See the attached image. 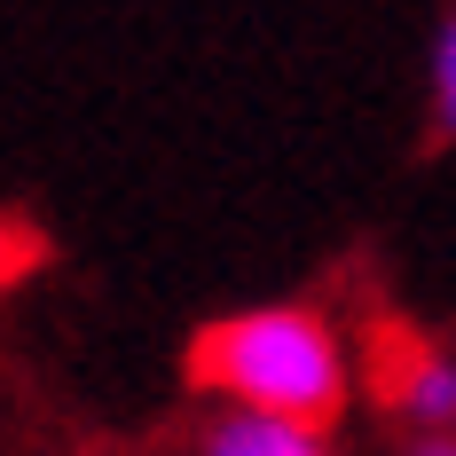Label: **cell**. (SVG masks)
Instances as JSON below:
<instances>
[{
    "instance_id": "1",
    "label": "cell",
    "mask_w": 456,
    "mask_h": 456,
    "mask_svg": "<svg viewBox=\"0 0 456 456\" xmlns=\"http://www.w3.org/2000/svg\"><path fill=\"white\" fill-rule=\"evenodd\" d=\"M182 386L213 394L221 410H268L299 425H338L354 402V346L315 299H268L189 330Z\"/></svg>"
},
{
    "instance_id": "2",
    "label": "cell",
    "mask_w": 456,
    "mask_h": 456,
    "mask_svg": "<svg viewBox=\"0 0 456 456\" xmlns=\"http://www.w3.org/2000/svg\"><path fill=\"white\" fill-rule=\"evenodd\" d=\"M354 386L410 441H433V433L456 441V346L449 338H425L410 322L378 315L362 330V354H354Z\"/></svg>"
},
{
    "instance_id": "3",
    "label": "cell",
    "mask_w": 456,
    "mask_h": 456,
    "mask_svg": "<svg viewBox=\"0 0 456 456\" xmlns=\"http://www.w3.org/2000/svg\"><path fill=\"white\" fill-rule=\"evenodd\" d=\"M197 456H338L322 425L268 410H213V425L197 433Z\"/></svg>"
},
{
    "instance_id": "4",
    "label": "cell",
    "mask_w": 456,
    "mask_h": 456,
    "mask_svg": "<svg viewBox=\"0 0 456 456\" xmlns=\"http://www.w3.org/2000/svg\"><path fill=\"white\" fill-rule=\"evenodd\" d=\"M433 150H456V0L433 32V126H425Z\"/></svg>"
},
{
    "instance_id": "5",
    "label": "cell",
    "mask_w": 456,
    "mask_h": 456,
    "mask_svg": "<svg viewBox=\"0 0 456 456\" xmlns=\"http://www.w3.org/2000/svg\"><path fill=\"white\" fill-rule=\"evenodd\" d=\"M402 456H456V441H449V433H433V441H410Z\"/></svg>"
}]
</instances>
